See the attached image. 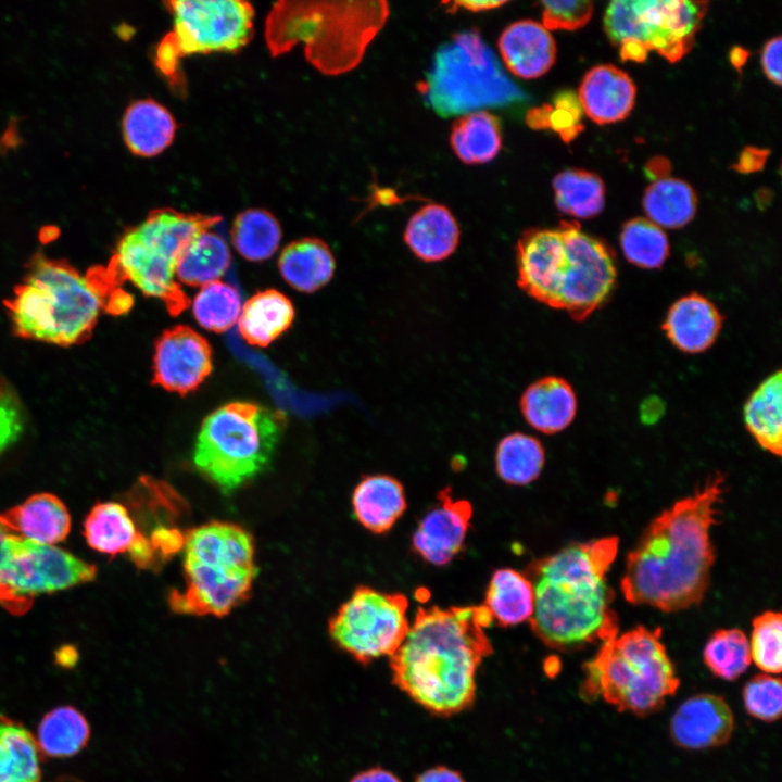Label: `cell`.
<instances>
[{
	"label": "cell",
	"mask_w": 782,
	"mask_h": 782,
	"mask_svg": "<svg viewBox=\"0 0 782 782\" xmlns=\"http://www.w3.org/2000/svg\"><path fill=\"white\" fill-rule=\"evenodd\" d=\"M723 492L724 477L717 472L649 524L628 554L620 582L629 603L672 613L702 602L715 560L709 530Z\"/></svg>",
	"instance_id": "1"
},
{
	"label": "cell",
	"mask_w": 782,
	"mask_h": 782,
	"mask_svg": "<svg viewBox=\"0 0 782 782\" xmlns=\"http://www.w3.org/2000/svg\"><path fill=\"white\" fill-rule=\"evenodd\" d=\"M481 605L418 607L400 647L389 657L392 680L428 711L450 716L476 696V673L493 652Z\"/></svg>",
	"instance_id": "2"
},
{
	"label": "cell",
	"mask_w": 782,
	"mask_h": 782,
	"mask_svg": "<svg viewBox=\"0 0 782 782\" xmlns=\"http://www.w3.org/2000/svg\"><path fill=\"white\" fill-rule=\"evenodd\" d=\"M618 545L616 537L575 542L528 565L524 573L534 593L529 622L545 646L575 652L618 635L614 591L606 579Z\"/></svg>",
	"instance_id": "3"
},
{
	"label": "cell",
	"mask_w": 782,
	"mask_h": 782,
	"mask_svg": "<svg viewBox=\"0 0 782 782\" xmlns=\"http://www.w3.org/2000/svg\"><path fill=\"white\" fill-rule=\"evenodd\" d=\"M517 285L529 297L583 320L611 294L613 251L578 223L526 230L516 245Z\"/></svg>",
	"instance_id": "4"
},
{
	"label": "cell",
	"mask_w": 782,
	"mask_h": 782,
	"mask_svg": "<svg viewBox=\"0 0 782 782\" xmlns=\"http://www.w3.org/2000/svg\"><path fill=\"white\" fill-rule=\"evenodd\" d=\"M116 288L106 267L81 274L63 261L37 255L5 306L17 336L67 346L90 336Z\"/></svg>",
	"instance_id": "5"
},
{
	"label": "cell",
	"mask_w": 782,
	"mask_h": 782,
	"mask_svg": "<svg viewBox=\"0 0 782 782\" xmlns=\"http://www.w3.org/2000/svg\"><path fill=\"white\" fill-rule=\"evenodd\" d=\"M389 15L386 1L277 2L266 20L273 55L303 42L306 59L337 75L355 67Z\"/></svg>",
	"instance_id": "6"
},
{
	"label": "cell",
	"mask_w": 782,
	"mask_h": 782,
	"mask_svg": "<svg viewBox=\"0 0 782 782\" xmlns=\"http://www.w3.org/2000/svg\"><path fill=\"white\" fill-rule=\"evenodd\" d=\"M182 590L168 595L171 608L184 615H228L251 593L257 573L254 543L242 527L211 521L185 535Z\"/></svg>",
	"instance_id": "7"
},
{
	"label": "cell",
	"mask_w": 782,
	"mask_h": 782,
	"mask_svg": "<svg viewBox=\"0 0 782 782\" xmlns=\"http://www.w3.org/2000/svg\"><path fill=\"white\" fill-rule=\"evenodd\" d=\"M580 695L601 696L619 711L644 717L676 693L679 678L661 642V629L639 626L604 643L583 665Z\"/></svg>",
	"instance_id": "8"
},
{
	"label": "cell",
	"mask_w": 782,
	"mask_h": 782,
	"mask_svg": "<svg viewBox=\"0 0 782 782\" xmlns=\"http://www.w3.org/2000/svg\"><path fill=\"white\" fill-rule=\"evenodd\" d=\"M220 220L217 215L171 207L153 210L124 232L106 268L118 285L129 280L143 294L163 301L168 313L177 316L189 306L190 299L176 281V263L198 235Z\"/></svg>",
	"instance_id": "9"
},
{
	"label": "cell",
	"mask_w": 782,
	"mask_h": 782,
	"mask_svg": "<svg viewBox=\"0 0 782 782\" xmlns=\"http://www.w3.org/2000/svg\"><path fill=\"white\" fill-rule=\"evenodd\" d=\"M283 415L252 402H230L202 422L194 446L198 470L223 492L256 477L268 465Z\"/></svg>",
	"instance_id": "10"
},
{
	"label": "cell",
	"mask_w": 782,
	"mask_h": 782,
	"mask_svg": "<svg viewBox=\"0 0 782 782\" xmlns=\"http://www.w3.org/2000/svg\"><path fill=\"white\" fill-rule=\"evenodd\" d=\"M421 91L426 103L443 117L527 99L477 30L461 31L437 50Z\"/></svg>",
	"instance_id": "11"
},
{
	"label": "cell",
	"mask_w": 782,
	"mask_h": 782,
	"mask_svg": "<svg viewBox=\"0 0 782 782\" xmlns=\"http://www.w3.org/2000/svg\"><path fill=\"white\" fill-rule=\"evenodd\" d=\"M165 5L173 27L155 50L154 62L169 85L185 89L181 59L201 53L237 52L251 39L254 9L241 0H172Z\"/></svg>",
	"instance_id": "12"
},
{
	"label": "cell",
	"mask_w": 782,
	"mask_h": 782,
	"mask_svg": "<svg viewBox=\"0 0 782 782\" xmlns=\"http://www.w3.org/2000/svg\"><path fill=\"white\" fill-rule=\"evenodd\" d=\"M97 568L53 545L28 541L16 532L0 553V606L25 614L36 596L91 581Z\"/></svg>",
	"instance_id": "13"
},
{
	"label": "cell",
	"mask_w": 782,
	"mask_h": 782,
	"mask_svg": "<svg viewBox=\"0 0 782 782\" xmlns=\"http://www.w3.org/2000/svg\"><path fill=\"white\" fill-rule=\"evenodd\" d=\"M407 608V597L402 593L358 585L330 618L329 635L340 649L364 665L390 657L409 629Z\"/></svg>",
	"instance_id": "14"
},
{
	"label": "cell",
	"mask_w": 782,
	"mask_h": 782,
	"mask_svg": "<svg viewBox=\"0 0 782 782\" xmlns=\"http://www.w3.org/2000/svg\"><path fill=\"white\" fill-rule=\"evenodd\" d=\"M707 4L684 0H616L605 11L604 28L616 46L634 39L648 51L655 50L676 62L692 48Z\"/></svg>",
	"instance_id": "15"
},
{
	"label": "cell",
	"mask_w": 782,
	"mask_h": 782,
	"mask_svg": "<svg viewBox=\"0 0 782 782\" xmlns=\"http://www.w3.org/2000/svg\"><path fill=\"white\" fill-rule=\"evenodd\" d=\"M212 371V350L200 333L178 325L155 342L153 383L185 395L194 391Z\"/></svg>",
	"instance_id": "16"
},
{
	"label": "cell",
	"mask_w": 782,
	"mask_h": 782,
	"mask_svg": "<svg viewBox=\"0 0 782 782\" xmlns=\"http://www.w3.org/2000/svg\"><path fill=\"white\" fill-rule=\"evenodd\" d=\"M437 500L419 521L412 537V548L424 562L441 567L463 550L472 508L468 501L454 499L451 488L442 489Z\"/></svg>",
	"instance_id": "17"
},
{
	"label": "cell",
	"mask_w": 782,
	"mask_h": 782,
	"mask_svg": "<svg viewBox=\"0 0 782 782\" xmlns=\"http://www.w3.org/2000/svg\"><path fill=\"white\" fill-rule=\"evenodd\" d=\"M734 730L731 708L723 697L697 694L685 699L670 721V736L686 749H705L726 744Z\"/></svg>",
	"instance_id": "18"
},
{
	"label": "cell",
	"mask_w": 782,
	"mask_h": 782,
	"mask_svg": "<svg viewBox=\"0 0 782 782\" xmlns=\"http://www.w3.org/2000/svg\"><path fill=\"white\" fill-rule=\"evenodd\" d=\"M84 534L90 547L113 556L128 553L138 567L147 566L153 558L148 538L137 529L122 504L94 505L85 520Z\"/></svg>",
	"instance_id": "19"
},
{
	"label": "cell",
	"mask_w": 782,
	"mask_h": 782,
	"mask_svg": "<svg viewBox=\"0 0 782 782\" xmlns=\"http://www.w3.org/2000/svg\"><path fill=\"white\" fill-rule=\"evenodd\" d=\"M635 96L631 77L611 64L592 67L578 92L583 112L600 125L625 119L634 106Z\"/></svg>",
	"instance_id": "20"
},
{
	"label": "cell",
	"mask_w": 782,
	"mask_h": 782,
	"mask_svg": "<svg viewBox=\"0 0 782 782\" xmlns=\"http://www.w3.org/2000/svg\"><path fill=\"white\" fill-rule=\"evenodd\" d=\"M722 326V316L706 297L691 293L678 299L668 310L663 330L680 351L695 354L709 349Z\"/></svg>",
	"instance_id": "21"
},
{
	"label": "cell",
	"mask_w": 782,
	"mask_h": 782,
	"mask_svg": "<svg viewBox=\"0 0 782 782\" xmlns=\"http://www.w3.org/2000/svg\"><path fill=\"white\" fill-rule=\"evenodd\" d=\"M499 50L506 67L525 79L544 75L556 59V45L550 30L531 20L507 26L499 39Z\"/></svg>",
	"instance_id": "22"
},
{
	"label": "cell",
	"mask_w": 782,
	"mask_h": 782,
	"mask_svg": "<svg viewBox=\"0 0 782 782\" xmlns=\"http://www.w3.org/2000/svg\"><path fill=\"white\" fill-rule=\"evenodd\" d=\"M525 420L535 430L553 434L566 429L577 413V396L568 381L543 377L526 388L520 402Z\"/></svg>",
	"instance_id": "23"
},
{
	"label": "cell",
	"mask_w": 782,
	"mask_h": 782,
	"mask_svg": "<svg viewBox=\"0 0 782 782\" xmlns=\"http://www.w3.org/2000/svg\"><path fill=\"white\" fill-rule=\"evenodd\" d=\"M352 507L365 529L383 534L392 529L406 509L404 488L389 475L366 476L353 491Z\"/></svg>",
	"instance_id": "24"
},
{
	"label": "cell",
	"mask_w": 782,
	"mask_h": 782,
	"mask_svg": "<svg viewBox=\"0 0 782 782\" xmlns=\"http://www.w3.org/2000/svg\"><path fill=\"white\" fill-rule=\"evenodd\" d=\"M459 235L458 224L447 207L428 204L409 218L404 241L417 258L431 263L447 258L457 248Z\"/></svg>",
	"instance_id": "25"
},
{
	"label": "cell",
	"mask_w": 782,
	"mask_h": 782,
	"mask_svg": "<svg viewBox=\"0 0 782 782\" xmlns=\"http://www.w3.org/2000/svg\"><path fill=\"white\" fill-rule=\"evenodd\" d=\"M2 516L18 535L42 545L63 541L71 528L65 505L49 493L35 494Z\"/></svg>",
	"instance_id": "26"
},
{
	"label": "cell",
	"mask_w": 782,
	"mask_h": 782,
	"mask_svg": "<svg viewBox=\"0 0 782 782\" xmlns=\"http://www.w3.org/2000/svg\"><path fill=\"white\" fill-rule=\"evenodd\" d=\"M177 125L171 112L161 103L138 100L123 117V137L128 149L139 156H154L174 140Z\"/></svg>",
	"instance_id": "27"
},
{
	"label": "cell",
	"mask_w": 782,
	"mask_h": 782,
	"mask_svg": "<svg viewBox=\"0 0 782 782\" xmlns=\"http://www.w3.org/2000/svg\"><path fill=\"white\" fill-rule=\"evenodd\" d=\"M278 267L292 288L310 293L330 281L336 263L326 242L317 238H303L285 247Z\"/></svg>",
	"instance_id": "28"
},
{
	"label": "cell",
	"mask_w": 782,
	"mask_h": 782,
	"mask_svg": "<svg viewBox=\"0 0 782 782\" xmlns=\"http://www.w3.org/2000/svg\"><path fill=\"white\" fill-rule=\"evenodd\" d=\"M294 310L281 292L268 289L252 295L242 306L238 328L251 345L267 346L291 325Z\"/></svg>",
	"instance_id": "29"
},
{
	"label": "cell",
	"mask_w": 782,
	"mask_h": 782,
	"mask_svg": "<svg viewBox=\"0 0 782 782\" xmlns=\"http://www.w3.org/2000/svg\"><path fill=\"white\" fill-rule=\"evenodd\" d=\"M482 605L500 627H512L529 620L534 608V593L524 572L513 568L496 569L487 588Z\"/></svg>",
	"instance_id": "30"
},
{
	"label": "cell",
	"mask_w": 782,
	"mask_h": 782,
	"mask_svg": "<svg viewBox=\"0 0 782 782\" xmlns=\"http://www.w3.org/2000/svg\"><path fill=\"white\" fill-rule=\"evenodd\" d=\"M781 371L767 377L749 395L743 409L748 432L757 443L773 455L782 451V380Z\"/></svg>",
	"instance_id": "31"
},
{
	"label": "cell",
	"mask_w": 782,
	"mask_h": 782,
	"mask_svg": "<svg viewBox=\"0 0 782 782\" xmlns=\"http://www.w3.org/2000/svg\"><path fill=\"white\" fill-rule=\"evenodd\" d=\"M40 756L30 731L0 715V782H40Z\"/></svg>",
	"instance_id": "32"
},
{
	"label": "cell",
	"mask_w": 782,
	"mask_h": 782,
	"mask_svg": "<svg viewBox=\"0 0 782 782\" xmlns=\"http://www.w3.org/2000/svg\"><path fill=\"white\" fill-rule=\"evenodd\" d=\"M229 265L230 251L224 238L205 230L180 254L175 267V278L187 286L203 287L218 280Z\"/></svg>",
	"instance_id": "33"
},
{
	"label": "cell",
	"mask_w": 782,
	"mask_h": 782,
	"mask_svg": "<svg viewBox=\"0 0 782 782\" xmlns=\"http://www.w3.org/2000/svg\"><path fill=\"white\" fill-rule=\"evenodd\" d=\"M643 209L647 219L661 229H677L693 219L697 198L694 189L684 180L664 177L646 188Z\"/></svg>",
	"instance_id": "34"
},
{
	"label": "cell",
	"mask_w": 782,
	"mask_h": 782,
	"mask_svg": "<svg viewBox=\"0 0 782 782\" xmlns=\"http://www.w3.org/2000/svg\"><path fill=\"white\" fill-rule=\"evenodd\" d=\"M451 144L458 159L466 164L491 161L502 147L500 121L485 111H475L455 121Z\"/></svg>",
	"instance_id": "35"
},
{
	"label": "cell",
	"mask_w": 782,
	"mask_h": 782,
	"mask_svg": "<svg viewBox=\"0 0 782 782\" xmlns=\"http://www.w3.org/2000/svg\"><path fill=\"white\" fill-rule=\"evenodd\" d=\"M89 734V724L80 711L72 706H60L45 715L36 742L41 755L70 757L86 746Z\"/></svg>",
	"instance_id": "36"
},
{
	"label": "cell",
	"mask_w": 782,
	"mask_h": 782,
	"mask_svg": "<svg viewBox=\"0 0 782 782\" xmlns=\"http://www.w3.org/2000/svg\"><path fill=\"white\" fill-rule=\"evenodd\" d=\"M555 204L569 216L592 218L598 215L605 204V186L594 173L568 168L553 179Z\"/></svg>",
	"instance_id": "37"
},
{
	"label": "cell",
	"mask_w": 782,
	"mask_h": 782,
	"mask_svg": "<svg viewBox=\"0 0 782 782\" xmlns=\"http://www.w3.org/2000/svg\"><path fill=\"white\" fill-rule=\"evenodd\" d=\"M545 453L541 442L532 436L514 432L497 444L495 467L499 477L512 485H527L541 474Z\"/></svg>",
	"instance_id": "38"
},
{
	"label": "cell",
	"mask_w": 782,
	"mask_h": 782,
	"mask_svg": "<svg viewBox=\"0 0 782 782\" xmlns=\"http://www.w3.org/2000/svg\"><path fill=\"white\" fill-rule=\"evenodd\" d=\"M230 235L238 253L252 262L269 258L281 240L279 223L263 209H249L238 214Z\"/></svg>",
	"instance_id": "39"
},
{
	"label": "cell",
	"mask_w": 782,
	"mask_h": 782,
	"mask_svg": "<svg viewBox=\"0 0 782 782\" xmlns=\"http://www.w3.org/2000/svg\"><path fill=\"white\" fill-rule=\"evenodd\" d=\"M619 242L626 260L640 268H659L669 256L666 232L647 218L628 220L621 229Z\"/></svg>",
	"instance_id": "40"
},
{
	"label": "cell",
	"mask_w": 782,
	"mask_h": 782,
	"mask_svg": "<svg viewBox=\"0 0 782 782\" xmlns=\"http://www.w3.org/2000/svg\"><path fill=\"white\" fill-rule=\"evenodd\" d=\"M192 312L203 328L214 332L227 331L239 318L240 295L232 286L219 280L212 281L195 295Z\"/></svg>",
	"instance_id": "41"
},
{
	"label": "cell",
	"mask_w": 782,
	"mask_h": 782,
	"mask_svg": "<svg viewBox=\"0 0 782 782\" xmlns=\"http://www.w3.org/2000/svg\"><path fill=\"white\" fill-rule=\"evenodd\" d=\"M704 663L718 678L732 681L749 667V642L740 629H721L712 633L704 648Z\"/></svg>",
	"instance_id": "42"
},
{
	"label": "cell",
	"mask_w": 782,
	"mask_h": 782,
	"mask_svg": "<svg viewBox=\"0 0 782 782\" xmlns=\"http://www.w3.org/2000/svg\"><path fill=\"white\" fill-rule=\"evenodd\" d=\"M582 112L578 96L571 91H563L556 94L552 104L530 110L526 122L534 129L551 128L568 142L582 129Z\"/></svg>",
	"instance_id": "43"
},
{
	"label": "cell",
	"mask_w": 782,
	"mask_h": 782,
	"mask_svg": "<svg viewBox=\"0 0 782 782\" xmlns=\"http://www.w3.org/2000/svg\"><path fill=\"white\" fill-rule=\"evenodd\" d=\"M749 651L752 660L759 669L769 674L781 672L782 621L780 613L768 610L754 618Z\"/></svg>",
	"instance_id": "44"
},
{
	"label": "cell",
	"mask_w": 782,
	"mask_h": 782,
	"mask_svg": "<svg viewBox=\"0 0 782 782\" xmlns=\"http://www.w3.org/2000/svg\"><path fill=\"white\" fill-rule=\"evenodd\" d=\"M743 703L748 715L766 722L778 720L782 711V685L779 677L758 674L743 688Z\"/></svg>",
	"instance_id": "45"
},
{
	"label": "cell",
	"mask_w": 782,
	"mask_h": 782,
	"mask_svg": "<svg viewBox=\"0 0 782 782\" xmlns=\"http://www.w3.org/2000/svg\"><path fill=\"white\" fill-rule=\"evenodd\" d=\"M542 21L547 30H576L591 18L593 3L589 0L542 1Z\"/></svg>",
	"instance_id": "46"
},
{
	"label": "cell",
	"mask_w": 782,
	"mask_h": 782,
	"mask_svg": "<svg viewBox=\"0 0 782 782\" xmlns=\"http://www.w3.org/2000/svg\"><path fill=\"white\" fill-rule=\"evenodd\" d=\"M23 429L24 413L17 393L0 378V454L18 440Z\"/></svg>",
	"instance_id": "47"
},
{
	"label": "cell",
	"mask_w": 782,
	"mask_h": 782,
	"mask_svg": "<svg viewBox=\"0 0 782 782\" xmlns=\"http://www.w3.org/2000/svg\"><path fill=\"white\" fill-rule=\"evenodd\" d=\"M781 37L770 39L761 51V65L768 79L778 86L781 85Z\"/></svg>",
	"instance_id": "48"
},
{
	"label": "cell",
	"mask_w": 782,
	"mask_h": 782,
	"mask_svg": "<svg viewBox=\"0 0 782 782\" xmlns=\"http://www.w3.org/2000/svg\"><path fill=\"white\" fill-rule=\"evenodd\" d=\"M767 159V151L755 148L745 149L737 162V169L743 173L759 169Z\"/></svg>",
	"instance_id": "49"
},
{
	"label": "cell",
	"mask_w": 782,
	"mask_h": 782,
	"mask_svg": "<svg viewBox=\"0 0 782 782\" xmlns=\"http://www.w3.org/2000/svg\"><path fill=\"white\" fill-rule=\"evenodd\" d=\"M415 782H464L454 770L438 766L419 774Z\"/></svg>",
	"instance_id": "50"
},
{
	"label": "cell",
	"mask_w": 782,
	"mask_h": 782,
	"mask_svg": "<svg viewBox=\"0 0 782 782\" xmlns=\"http://www.w3.org/2000/svg\"><path fill=\"white\" fill-rule=\"evenodd\" d=\"M618 47L623 61L644 62L647 58V48L638 40L626 39Z\"/></svg>",
	"instance_id": "51"
},
{
	"label": "cell",
	"mask_w": 782,
	"mask_h": 782,
	"mask_svg": "<svg viewBox=\"0 0 782 782\" xmlns=\"http://www.w3.org/2000/svg\"><path fill=\"white\" fill-rule=\"evenodd\" d=\"M131 295L121 288H116L110 294L106 302V312L111 314L127 313L133 306Z\"/></svg>",
	"instance_id": "52"
},
{
	"label": "cell",
	"mask_w": 782,
	"mask_h": 782,
	"mask_svg": "<svg viewBox=\"0 0 782 782\" xmlns=\"http://www.w3.org/2000/svg\"><path fill=\"white\" fill-rule=\"evenodd\" d=\"M350 782H401L393 773L381 769L371 768L352 778Z\"/></svg>",
	"instance_id": "53"
},
{
	"label": "cell",
	"mask_w": 782,
	"mask_h": 782,
	"mask_svg": "<svg viewBox=\"0 0 782 782\" xmlns=\"http://www.w3.org/2000/svg\"><path fill=\"white\" fill-rule=\"evenodd\" d=\"M505 1H455L453 4L447 2V4L451 5V11L456 10L457 8H462L468 11L472 12H480L485 11L490 9L497 8L500 5L505 4Z\"/></svg>",
	"instance_id": "54"
},
{
	"label": "cell",
	"mask_w": 782,
	"mask_h": 782,
	"mask_svg": "<svg viewBox=\"0 0 782 782\" xmlns=\"http://www.w3.org/2000/svg\"><path fill=\"white\" fill-rule=\"evenodd\" d=\"M663 411L664 406L661 405V401L659 399H647L641 408V417L644 422L651 424L660 417Z\"/></svg>",
	"instance_id": "55"
},
{
	"label": "cell",
	"mask_w": 782,
	"mask_h": 782,
	"mask_svg": "<svg viewBox=\"0 0 782 782\" xmlns=\"http://www.w3.org/2000/svg\"><path fill=\"white\" fill-rule=\"evenodd\" d=\"M746 59V51L742 50L741 48H737L736 50L732 51V63L740 67Z\"/></svg>",
	"instance_id": "56"
}]
</instances>
